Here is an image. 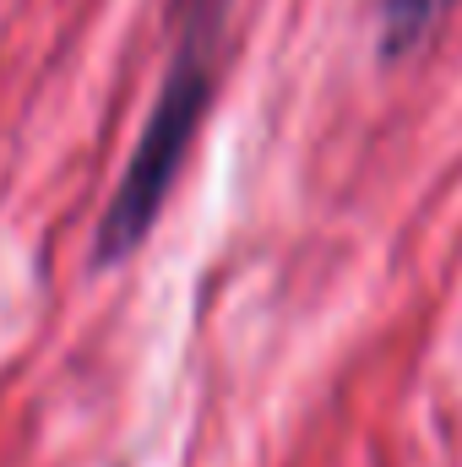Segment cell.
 Returning a JSON list of instances; mask_svg holds the SVG:
<instances>
[{"label": "cell", "instance_id": "1", "mask_svg": "<svg viewBox=\"0 0 462 467\" xmlns=\"http://www.w3.org/2000/svg\"><path fill=\"white\" fill-rule=\"evenodd\" d=\"M234 0H174V55L163 66L158 99L147 109V125L136 136V152L120 174L115 196L93 234V266H115L131 250H142L147 229L158 223L174 174L207 119L213 82H218V55H224V27H229Z\"/></svg>", "mask_w": 462, "mask_h": 467}, {"label": "cell", "instance_id": "2", "mask_svg": "<svg viewBox=\"0 0 462 467\" xmlns=\"http://www.w3.org/2000/svg\"><path fill=\"white\" fill-rule=\"evenodd\" d=\"M446 11H452V0H381L375 5V49H381V60L414 55L441 27Z\"/></svg>", "mask_w": 462, "mask_h": 467}]
</instances>
